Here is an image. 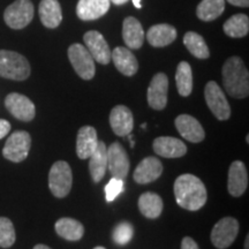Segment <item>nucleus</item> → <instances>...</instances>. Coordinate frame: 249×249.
<instances>
[{
    "mask_svg": "<svg viewBox=\"0 0 249 249\" xmlns=\"http://www.w3.org/2000/svg\"><path fill=\"white\" fill-rule=\"evenodd\" d=\"M54 229L57 234L67 241H79L85 234V226L79 220L68 217L57 220Z\"/></svg>",
    "mask_w": 249,
    "mask_h": 249,
    "instance_id": "26",
    "label": "nucleus"
},
{
    "mask_svg": "<svg viewBox=\"0 0 249 249\" xmlns=\"http://www.w3.org/2000/svg\"><path fill=\"white\" fill-rule=\"evenodd\" d=\"M34 18V5L30 0H15L5 9L4 20L12 29H23Z\"/></svg>",
    "mask_w": 249,
    "mask_h": 249,
    "instance_id": "6",
    "label": "nucleus"
},
{
    "mask_svg": "<svg viewBox=\"0 0 249 249\" xmlns=\"http://www.w3.org/2000/svg\"><path fill=\"white\" fill-rule=\"evenodd\" d=\"M93 249H105L104 247H101V246H98V247H95Z\"/></svg>",
    "mask_w": 249,
    "mask_h": 249,
    "instance_id": "41",
    "label": "nucleus"
},
{
    "mask_svg": "<svg viewBox=\"0 0 249 249\" xmlns=\"http://www.w3.org/2000/svg\"><path fill=\"white\" fill-rule=\"evenodd\" d=\"M107 145L104 142H98L97 148L93 154L89 157V171L90 176L93 180V182L102 181L107 173Z\"/></svg>",
    "mask_w": 249,
    "mask_h": 249,
    "instance_id": "25",
    "label": "nucleus"
},
{
    "mask_svg": "<svg viewBox=\"0 0 249 249\" xmlns=\"http://www.w3.org/2000/svg\"><path fill=\"white\" fill-rule=\"evenodd\" d=\"M31 147L30 134L26 130H17L9 136L2 149V155L6 160L13 163H21L29 155Z\"/></svg>",
    "mask_w": 249,
    "mask_h": 249,
    "instance_id": "7",
    "label": "nucleus"
},
{
    "mask_svg": "<svg viewBox=\"0 0 249 249\" xmlns=\"http://www.w3.org/2000/svg\"><path fill=\"white\" fill-rule=\"evenodd\" d=\"M5 107L9 113L18 120L31 121L35 118L36 108L34 103L27 96L18 92H12L5 98Z\"/></svg>",
    "mask_w": 249,
    "mask_h": 249,
    "instance_id": "11",
    "label": "nucleus"
},
{
    "mask_svg": "<svg viewBox=\"0 0 249 249\" xmlns=\"http://www.w3.org/2000/svg\"><path fill=\"white\" fill-rule=\"evenodd\" d=\"M110 124L116 135L127 136L132 133L134 127L132 111L124 105L114 107L110 113Z\"/></svg>",
    "mask_w": 249,
    "mask_h": 249,
    "instance_id": "17",
    "label": "nucleus"
},
{
    "mask_svg": "<svg viewBox=\"0 0 249 249\" xmlns=\"http://www.w3.org/2000/svg\"><path fill=\"white\" fill-rule=\"evenodd\" d=\"M176 83L178 92L182 97H188L193 91V73L191 65L187 61L179 62L176 73Z\"/></svg>",
    "mask_w": 249,
    "mask_h": 249,
    "instance_id": "31",
    "label": "nucleus"
},
{
    "mask_svg": "<svg viewBox=\"0 0 249 249\" xmlns=\"http://www.w3.org/2000/svg\"><path fill=\"white\" fill-rule=\"evenodd\" d=\"M111 60H113L114 66L124 75L133 76L138 73V59L132 53L129 49L118 46L111 52Z\"/></svg>",
    "mask_w": 249,
    "mask_h": 249,
    "instance_id": "20",
    "label": "nucleus"
},
{
    "mask_svg": "<svg viewBox=\"0 0 249 249\" xmlns=\"http://www.w3.org/2000/svg\"><path fill=\"white\" fill-rule=\"evenodd\" d=\"M39 18L43 26L54 29L60 26L62 21L61 6L58 0H42L39 2Z\"/></svg>",
    "mask_w": 249,
    "mask_h": 249,
    "instance_id": "24",
    "label": "nucleus"
},
{
    "mask_svg": "<svg viewBox=\"0 0 249 249\" xmlns=\"http://www.w3.org/2000/svg\"><path fill=\"white\" fill-rule=\"evenodd\" d=\"M225 11V0H202L196 8L197 18L205 22L219 18Z\"/></svg>",
    "mask_w": 249,
    "mask_h": 249,
    "instance_id": "28",
    "label": "nucleus"
},
{
    "mask_svg": "<svg viewBox=\"0 0 249 249\" xmlns=\"http://www.w3.org/2000/svg\"><path fill=\"white\" fill-rule=\"evenodd\" d=\"M97 132L91 126H83L76 138V155L80 160H88L98 145Z\"/></svg>",
    "mask_w": 249,
    "mask_h": 249,
    "instance_id": "19",
    "label": "nucleus"
},
{
    "mask_svg": "<svg viewBox=\"0 0 249 249\" xmlns=\"http://www.w3.org/2000/svg\"><path fill=\"white\" fill-rule=\"evenodd\" d=\"M174 124H176L180 135L187 141L200 143L205 138V133L202 124L198 123L197 119L189 116V114H180L179 117H177Z\"/></svg>",
    "mask_w": 249,
    "mask_h": 249,
    "instance_id": "14",
    "label": "nucleus"
},
{
    "mask_svg": "<svg viewBox=\"0 0 249 249\" xmlns=\"http://www.w3.org/2000/svg\"><path fill=\"white\" fill-rule=\"evenodd\" d=\"M31 68L24 55L8 50H0V76L14 81H24L30 76Z\"/></svg>",
    "mask_w": 249,
    "mask_h": 249,
    "instance_id": "3",
    "label": "nucleus"
},
{
    "mask_svg": "<svg viewBox=\"0 0 249 249\" xmlns=\"http://www.w3.org/2000/svg\"><path fill=\"white\" fill-rule=\"evenodd\" d=\"M183 44L194 57L198 59H208L210 51L203 37L194 31H188L183 36Z\"/></svg>",
    "mask_w": 249,
    "mask_h": 249,
    "instance_id": "30",
    "label": "nucleus"
},
{
    "mask_svg": "<svg viewBox=\"0 0 249 249\" xmlns=\"http://www.w3.org/2000/svg\"><path fill=\"white\" fill-rule=\"evenodd\" d=\"M34 249H51V248H50L49 246H46V245L39 244V245H36L35 247H34Z\"/></svg>",
    "mask_w": 249,
    "mask_h": 249,
    "instance_id": "39",
    "label": "nucleus"
},
{
    "mask_svg": "<svg viewBox=\"0 0 249 249\" xmlns=\"http://www.w3.org/2000/svg\"><path fill=\"white\" fill-rule=\"evenodd\" d=\"M227 2L233 6H238V7H248L249 0H226Z\"/></svg>",
    "mask_w": 249,
    "mask_h": 249,
    "instance_id": "38",
    "label": "nucleus"
},
{
    "mask_svg": "<svg viewBox=\"0 0 249 249\" xmlns=\"http://www.w3.org/2000/svg\"><path fill=\"white\" fill-rule=\"evenodd\" d=\"M110 4V0H79L76 15L83 21L96 20L107 13Z\"/></svg>",
    "mask_w": 249,
    "mask_h": 249,
    "instance_id": "21",
    "label": "nucleus"
},
{
    "mask_svg": "<svg viewBox=\"0 0 249 249\" xmlns=\"http://www.w3.org/2000/svg\"><path fill=\"white\" fill-rule=\"evenodd\" d=\"M11 132V124L7 120L0 119V140L4 139Z\"/></svg>",
    "mask_w": 249,
    "mask_h": 249,
    "instance_id": "36",
    "label": "nucleus"
},
{
    "mask_svg": "<svg viewBox=\"0 0 249 249\" xmlns=\"http://www.w3.org/2000/svg\"><path fill=\"white\" fill-rule=\"evenodd\" d=\"M124 192V180L112 178L105 186V198L107 202L114 201Z\"/></svg>",
    "mask_w": 249,
    "mask_h": 249,
    "instance_id": "34",
    "label": "nucleus"
},
{
    "mask_svg": "<svg viewBox=\"0 0 249 249\" xmlns=\"http://www.w3.org/2000/svg\"><path fill=\"white\" fill-rule=\"evenodd\" d=\"M167 91H169V79L166 74L157 73L152 77L148 88V104L154 110L160 111L167 105Z\"/></svg>",
    "mask_w": 249,
    "mask_h": 249,
    "instance_id": "12",
    "label": "nucleus"
},
{
    "mask_svg": "<svg viewBox=\"0 0 249 249\" xmlns=\"http://www.w3.org/2000/svg\"><path fill=\"white\" fill-rule=\"evenodd\" d=\"M107 167L113 178L124 180L129 172L130 161L126 150L119 142H113L107 149Z\"/></svg>",
    "mask_w": 249,
    "mask_h": 249,
    "instance_id": "10",
    "label": "nucleus"
},
{
    "mask_svg": "<svg viewBox=\"0 0 249 249\" xmlns=\"http://www.w3.org/2000/svg\"><path fill=\"white\" fill-rule=\"evenodd\" d=\"M163 200L158 194L151 192L143 193L139 198V209L143 216L155 219L161 214L163 211Z\"/></svg>",
    "mask_w": 249,
    "mask_h": 249,
    "instance_id": "27",
    "label": "nucleus"
},
{
    "mask_svg": "<svg viewBox=\"0 0 249 249\" xmlns=\"http://www.w3.org/2000/svg\"><path fill=\"white\" fill-rule=\"evenodd\" d=\"M123 38L128 49L139 50L144 40V30L138 18L128 17L123 23Z\"/></svg>",
    "mask_w": 249,
    "mask_h": 249,
    "instance_id": "22",
    "label": "nucleus"
},
{
    "mask_svg": "<svg viewBox=\"0 0 249 249\" xmlns=\"http://www.w3.org/2000/svg\"><path fill=\"white\" fill-rule=\"evenodd\" d=\"M204 98L208 107L218 120L225 121L231 117V107L227 102L226 96L214 81L207 83L204 88Z\"/></svg>",
    "mask_w": 249,
    "mask_h": 249,
    "instance_id": "8",
    "label": "nucleus"
},
{
    "mask_svg": "<svg viewBox=\"0 0 249 249\" xmlns=\"http://www.w3.org/2000/svg\"><path fill=\"white\" fill-rule=\"evenodd\" d=\"M224 33L232 38H241L248 35L249 18L246 14L233 15L224 23Z\"/></svg>",
    "mask_w": 249,
    "mask_h": 249,
    "instance_id": "29",
    "label": "nucleus"
},
{
    "mask_svg": "<svg viewBox=\"0 0 249 249\" xmlns=\"http://www.w3.org/2000/svg\"><path fill=\"white\" fill-rule=\"evenodd\" d=\"M223 85L233 98H246L249 95V73L240 57L229 58L224 64Z\"/></svg>",
    "mask_w": 249,
    "mask_h": 249,
    "instance_id": "2",
    "label": "nucleus"
},
{
    "mask_svg": "<svg viewBox=\"0 0 249 249\" xmlns=\"http://www.w3.org/2000/svg\"><path fill=\"white\" fill-rule=\"evenodd\" d=\"M154 151L164 158H180L187 154V147L179 139L171 136H160L152 143Z\"/></svg>",
    "mask_w": 249,
    "mask_h": 249,
    "instance_id": "18",
    "label": "nucleus"
},
{
    "mask_svg": "<svg viewBox=\"0 0 249 249\" xmlns=\"http://www.w3.org/2000/svg\"><path fill=\"white\" fill-rule=\"evenodd\" d=\"M181 249H200V248H198L197 244L194 241V239H192L191 236H185L181 242Z\"/></svg>",
    "mask_w": 249,
    "mask_h": 249,
    "instance_id": "35",
    "label": "nucleus"
},
{
    "mask_svg": "<svg viewBox=\"0 0 249 249\" xmlns=\"http://www.w3.org/2000/svg\"><path fill=\"white\" fill-rule=\"evenodd\" d=\"M15 230L11 219L6 217H0V247L9 248L14 245Z\"/></svg>",
    "mask_w": 249,
    "mask_h": 249,
    "instance_id": "32",
    "label": "nucleus"
},
{
    "mask_svg": "<svg viewBox=\"0 0 249 249\" xmlns=\"http://www.w3.org/2000/svg\"><path fill=\"white\" fill-rule=\"evenodd\" d=\"M83 40L87 50L91 54L93 60L102 65H108L111 61V50L104 36L99 31L90 30L85 34Z\"/></svg>",
    "mask_w": 249,
    "mask_h": 249,
    "instance_id": "13",
    "label": "nucleus"
},
{
    "mask_svg": "<svg viewBox=\"0 0 249 249\" xmlns=\"http://www.w3.org/2000/svg\"><path fill=\"white\" fill-rule=\"evenodd\" d=\"M248 187V172L240 160L233 161L229 170L227 189L233 197H240Z\"/></svg>",
    "mask_w": 249,
    "mask_h": 249,
    "instance_id": "16",
    "label": "nucleus"
},
{
    "mask_svg": "<svg viewBox=\"0 0 249 249\" xmlns=\"http://www.w3.org/2000/svg\"><path fill=\"white\" fill-rule=\"evenodd\" d=\"M134 235V229L132 224L128 222H123L114 227L113 230V240L116 244L124 246L132 240Z\"/></svg>",
    "mask_w": 249,
    "mask_h": 249,
    "instance_id": "33",
    "label": "nucleus"
},
{
    "mask_svg": "<svg viewBox=\"0 0 249 249\" xmlns=\"http://www.w3.org/2000/svg\"><path fill=\"white\" fill-rule=\"evenodd\" d=\"M163 173V165L161 161L156 157H147L140 161L133 173V178L135 182L140 185H145L156 181Z\"/></svg>",
    "mask_w": 249,
    "mask_h": 249,
    "instance_id": "15",
    "label": "nucleus"
},
{
    "mask_svg": "<svg viewBox=\"0 0 249 249\" xmlns=\"http://www.w3.org/2000/svg\"><path fill=\"white\" fill-rule=\"evenodd\" d=\"M249 247V235L247 234V236H246V241H245V249H248Z\"/></svg>",
    "mask_w": 249,
    "mask_h": 249,
    "instance_id": "40",
    "label": "nucleus"
},
{
    "mask_svg": "<svg viewBox=\"0 0 249 249\" xmlns=\"http://www.w3.org/2000/svg\"><path fill=\"white\" fill-rule=\"evenodd\" d=\"M73 183V174L70 164L65 160H58L52 165L49 172V188L58 198H64L70 194Z\"/></svg>",
    "mask_w": 249,
    "mask_h": 249,
    "instance_id": "4",
    "label": "nucleus"
},
{
    "mask_svg": "<svg viewBox=\"0 0 249 249\" xmlns=\"http://www.w3.org/2000/svg\"><path fill=\"white\" fill-rule=\"evenodd\" d=\"M128 1V0H110V2H113L114 5H118V6H120V5H124V4H126V2ZM133 1V5L135 6L136 8H141L142 7V5H141V0H132Z\"/></svg>",
    "mask_w": 249,
    "mask_h": 249,
    "instance_id": "37",
    "label": "nucleus"
},
{
    "mask_svg": "<svg viewBox=\"0 0 249 249\" xmlns=\"http://www.w3.org/2000/svg\"><path fill=\"white\" fill-rule=\"evenodd\" d=\"M68 59H70L74 71L81 79L91 80L95 76V60L89 53L86 46L75 43L68 48Z\"/></svg>",
    "mask_w": 249,
    "mask_h": 249,
    "instance_id": "5",
    "label": "nucleus"
},
{
    "mask_svg": "<svg viewBox=\"0 0 249 249\" xmlns=\"http://www.w3.org/2000/svg\"><path fill=\"white\" fill-rule=\"evenodd\" d=\"M239 233V222L233 217H224L214 224L211 231V242L218 249H226L235 241Z\"/></svg>",
    "mask_w": 249,
    "mask_h": 249,
    "instance_id": "9",
    "label": "nucleus"
},
{
    "mask_svg": "<svg viewBox=\"0 0 249 249\" xmlns=\"http://www.w3.org/2000/svg\"><path fill=\"white\" fill-rule=\"evenodd\" d=\"M174 196L180 207L189 211L203 208L208 198L204 183L193 174H182L174 181Z\"/></svg>",
    "mask_w": 249,
    "mask_h": 249,
    "instance_id": "1",
    "label": "nucleus"
},
{
    "mask_svg": "<svg viewBox=\"0 0 249 249\" xmlns=\"http://www.w3.org/2000/svg\"><path fill=\"white\" fill-rule=\"evenodd\" d=\"M177 29L167 23H160L152 26L147 33L149 44L154 48H164L170 45L177 38Z\"/></svg>",
    "mask_w": 249,
    "mask_h": 249,
    "instance_id": "23",
    "label": "nucleus"
}]
</instances>
